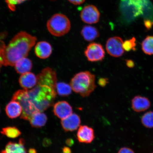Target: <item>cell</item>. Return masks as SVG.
I'll return each mask as SVG.
<instances>
[{
	"mask_svg": "<svg viewBox=\"0 0 153 153\" xmlns=\"http://www.w3.org/2000/svg\"><path fill=\"white\" fill-rule=\"evenodd\" d=\"M37 76V85L31 89L15 92L11 100L22 107L21 119L29 120L34 114L43 112L52 106L57 95V74L52 68H44Z\"/></svg>",
	"mask_w": 153,
	"mask_h": 153,
	"instance_id": "6da1fadb",
	"label": "cell"
},
{
	"mask_svg": "<svg viewBox=\"0 0 153 153\" xmlns=\"http://www.w3.org/2000/svg\"><path fill=\"white\" fill-rule=\"evenodd\" d=\"M37 40L36 37L26 32L17 34L5 47L3 65L14 66L18 60L27 56Z\"/></svg>",
	"mask_w": 153,
	"mask_h": 153,
	"instance_id": "7a4b0ae2",
	"label": "cell"
},
{
	"mask_svg": "<svg viewBox=\"0 0 153 153\" xmlns=\"http://www.w3.org/2000/svg\"><path fill=\"white\" fill-rule=\"evenodd\" d=\"M70 85L72 90L82 97H88L97 87L95 76L88 71L80 72L72 78Z\"/></svg>",
	"mask_w": 153,
	"mask_h": 153,
	"instance_id": "3957f363",
	"label": "cell"
},
{
	"mask_svg": "<svg viewBox=\"0 0 153 153\" xmlns=\"http://www.w3.org/2000/svg\"><path fill=\"white\" fill-rule=\"evenodd\" d=\"M48 30L55 37H61L69 32L71 24L69 19L66 15L56 14L50 19L47 23Z\"/></svg>",
	"mask_w": 153,
	"mask_h": 153,
	"instance_id": "277c9868",
	"label": "cell"
},
{
	"mask_svg": "<svg viewBox=\"0 0 153 153\" xmlns=\"http://www.w3.org/2000/svg\"><path fill=\"white\" fill-rule=\"evenodd\" d=\"M87 60L91 62H100L105 56V51L101 44L92 43L88 45L85 51Z\"/></svg>",
	"mask_w": 153,
	"mask_h": 153,
	"instance_id": "5b68a950",
	"label": "cell"
},
{
	"mask_svg": "<svg viewBox=\"0 0 153 153\" xmlns=\"http://www.w3.org/2000/svg\"><path fill=\"white\" fill-rule=\"evenodd\" d=\"M123 43V40L120 37L116 36L109 38L106 45L107 52L112 57H118L122 56L124 51Z\"/></svg>",
	"mask_w": 153,
	"mask_h": 153,
	"instance_id": "8992f818",
	"label": "cell"
},
{
	"mask_svg": "<svg viewBox=\"0 0 153 153\" xmlns=\"http://www.w3.org/2000/svg\"><path fill=\"white\" fill-rule=\"evenodd\" d=\"M82 21L86 23H97L100 18V12L94 5H90L84 7L80 14Z\"/></svg>",
	"mask_w": 153,
	"mask_h": 153,
	"instance_id": "52a82bcc",
	"label": "cell"
},
{
	"mask_svg": "<svg viewBox=\"0 0 153 153\" xmlns=\"http://www.w3.org/2000/svg\"><path fill=\"white\" fill-rule=\"evenodd\" d=\"M94 130L87 125L80 126L76 133V138L80 143H90L95 139Z\"/></svg>",
	"mask_w": 153,
	"mask_h": 153,
	"instance_id": "ba28073f",
	"label": "cell"
},
{
	"mask_svg": "<svg viewBox=\"0 0 153 153\" xmlns=\"http://www.w3.org/2000/svg\"><path fill=\"white\" fill-rule=\"evenodd\" d=\"M62 128L65 131H73L78 129L81 123V120L77 114H72L61 122Z\"/></svg>",
	"mask_w": 153,
	"mask_h": 153,
	"instance_id": "9c48e42d",
	"label": "cell"
},
{
	"mask_svg": "<svg viewBox=\"0 0 153 153\" xmlns=\"http://www.w3.org/2000/svg\"><path fill=\"white\" fill-rule=\"evenodd\" d=\"M53 111L55 116L62 120L72 114V107L65 101H59L53 106Z\"/></svg>",
	"mask_w": 153,
	"mask_h": 153,
	"instance_id": "30bf717a",
	"label": "cell"
},
{
	"mask_svg": "<svg viewBox=\"0 0 153 153\" xmlns=\"http://www.w3.org/2000/svg\"><path fill=\"white\" fill-rule=\"evenodd\" d=\"M37 76L32 72H27L22 74L19 78V83L24 90L30 89L37 85Z\"/></svg>",
	"mask_w": 153,
	"mask_h": 153,
	"instance_id": "8fae6325",
	"label": "cell"
},
{
	"mask_svg": "<svg viewBox=\"0 0 153 153\" xmlns=\"http://www.w3.org/2000/svg\"><path fill=\"white\" fill-rule=\"evenodd\" d=\"M52 52V48L51 44L46 41H41L36 44L35 53L36 56L41 59L49 57Z\"/></svg>",
	"mask_w": 153,
	"mask_h": 153,
	"instance_id": "7c38bea8",
	"label": "cell"
},
{
	"mask_svg": "<svg viewBox=\"0 0 153 153\" xmlns=\"http://www.w3.org/2000/svg\"><path fill=\"white\" fill-rule=\"evenodd\" d=\"M25 144L24 140L22 138L19 140L18 143L10 141L6 145L4 150L0 153H27Z\"/></svg>",
	"mask_w": 153,
	"mask_h": 153,
	"instance_id": "4fadbf2b",
	"label": "cell"
},
{
	"mask_svg": "<svg viewBox=\"0 0 153 153\" xmlns=\"http://www.w3.org/2000/svg\"><path fill=\"white\" fill-rule=\"evenodd\" d=\"M5 112L8 117L14 119L19 117L22 114V110L18 101L11 100L6 106Z\"/></svg>",
	"mask_w": 153,
	"mask_h": 153,
	"instance_id": "5bb4252c",
	"label": "cell"
},
{
	"mask_svg": "<svg viewBox=\"0 0 153 153\" xmlns=\"http://www.w3.org/2000/svg\"><path fill=\"white\" fill-rule=\"evenodd\" d=\"M132 107L137 112H141L148 110L150 106V102L148 98L141 96L134 97L131 101Z\"/></svg>",
	"mask_w": 153,
	"mask_h": 153,
	"instance_id": "9a60e30c",
	"label": "cell"
},
{
	"mask_svg": "<svg viewBox=\"0 0 153 153\" xmlns=\"http://www.w3.org/2000/svg\"><path fill=\"white\" fill-rule=\"evenodd\" d=\"M14 66L15 70L18 74H23L30 72L32 70L33 65L30 59L24 57L18 60Z\"/></svg>",
	"mask_w": 153,
	"mask_h": 153,
	"instance_id": "2e32d148",
	"label": "cell"
},
{
	"mask_svg": "<svg viewBox=\"0 0 153 153\" xmlns=\"http://www.w3.org/2000/svg\"><path fill=\"white\" fill-rule=\"evenodd\" d=\"M81 34L84 39L88 42L92 41L99 36L98 30L94 27L91 26H84Z\"/></svg>",
	"mask_w": 153,
	"mask_h": 153,
	"instance_id": "e0dca14e",
	"label": "cell"
},
{
	"mask_svg": "<svg viewBox=\"0 0 153 153\" xmlns=\"http://www.w3.org/2000/svg\"><path fill=\"white\" fill-rule=\"evenodd\" d=\"M47 117L43 112H37L34 114L29 120L32 127L40 128L43 127L46 124Z\"/></svg>",
	"mask_w": 153,
	"mask_h": 153,
	"instance_id": "ac0fdd59",
	"label": "cell"
},
{
	"mask_svg": "<svg viewBox=\"0 0 153 153\" xmlns=\"http://www.w3.org/2000/svg\"><path fill=\"white\" fill-rule=\"evenodd\" d=\"M143 14L145 19L153 21V5L150 0H141Z\"/></svg>",
	"mask_w": 153,
	"mask_h": 153,
	"instance_id": "d6986e66",
	"label": "cell"
},
{
	"mask_svg": "<svg viewBox=\"0 0 153 153\" xmlns=\"http://www.w3.org/2000/svg\"><path fill=\"white\" fill-rule=\"evenodd\" d=\"M56 89L57 94L62 97L68 96L73 91L70 85L62 82L57 83Z\"/></svg>",
	"mask_w": 153,
	"mask_h": 153,
	"instance_id": "ffe728a7",
	"label": "cell"
},
{
	"mask_svg": "<svg viewBox=\"0 0 153 153\" xmlns=\"http://www.w3.org/2000/svg\"><path fill=\"white\" fill-rule=\"evenodd\" d=\"M1 133L2 134L12 139L17 138L22 134L20 130L14 126H9L3 128L2 129Z\"/></svg>",
	"mask_w": 153,
	"mask_h": 153,
	"instance_id": "44dd1931",
	"label": "cell"
},
{
	"mask_svg": "<svg viewBox=\"0 0 153 153\" xmlns=\"http://www.w3.org/2000/svg\"><path fill=\"white\" fill-rule=\"evenodd\" d=\"M143 51L146 54L153 55V36H148L141 44Z\"/></svg>",
	"mask_w": 153,
	"mask_h": 153,
	"instance_id": "7402d4cb",
	"label": "cell"
},
{
	"mask_svg": "<svg viewBox=\"0 0 153 153\" xmlns=\"http://www.w3.org/2000/svg\"><path fill=\"white\" fill-rule=\"evenodd\" d=\"M141 122L145 127L153 128V112L149 111L143 114L141 118Z\"/></svg>",
	"mask_w": 153,
	"mask_h": 153,
	"instance_id": "603a6c76",
	"label": "cell"
},
{
	"mask_svg": "<svg viewBox=\"0 0 153 153\" xmlns=\"http://www.w3.org/2000/svg\"><path fill=\"white\" fill-rule=\"evenodd\" d=\"M136 45L135 38L133 37L131 39L126 40L123 42V47L124 51H129L131 50H135Z\"/></svg>",
	"mask_w": 153,
	"mask_h": 153,
	"instance_id": "cb8c5ba5",
	"label": "cell"
},
{
	"mask_svg": "<svg viewBox=\"0 0 153 153\" xmlns=\"http://www.w3.org/2000/svg\"><path fill=\"white\" fill-rule=\"evenodd\" d=\"M27 0H5L8 8L11 11H14L16 9V6L21 4Z\"/></svg>",
	"mask_w": 153,
	"mask_h": 153,
	"instance_id": "d4e9b609",
	"label": "cell"
},
{
	"mask_svg": "<svg viewBox=\"0 0 153 153\" xmlns=\"http://www.w3.org/2000/svg\"><path fill=\"white\" fill-rule=\"evenodd\" d=\"M5 47L4 42L0 39V71L2 66L4 64V54Z\"/></svg>",
	"mask_w": 153,
	"mask_h": 153,
	"instance_id": "484cf974",
	"label": "cell"
},
{
	"mask_svg": "<svg viewBox=\"0 0 153 153\" xmlns=\"http://www.w3.org/2000/svg\"><path fill=\"white\" fill-rule=\"evenodd\" d=\"M108 82V78H101L99 79L98 81V84L101 87H104Z\"/></svg>",
	"mask_w": 153,
	"mask_h": 153,
	"instance_id": "4316f807",
	"label": "cell"
},
{
	"mask_svg": "<svg viewBox=\"0 0 153 153\" xmlns=\"http://www.w3.org/2000/svg\"><path fill=\"white\" fill-rule=\"evenodd\" d=\"M144 25L148 30L152 28L153 26V21L148 19H145L144 20Z\"/></svg>",
	"mask_w": 153,
	"mask_h": 153,
	"instance_id": "83f0119b",
	"label": "cell"
},
{
	"mask_svg": "<svg viewBox=\"0 0 153 153\" xmlns=\"http://www.w3.org/2000/svg\"><path fill=\"white\" fill-rule=\"evenodd\" d=\"M118 153H135L131 149L127 147H123L120 149Z\"/></svg>",
	"mask_w": 153,
	"mask_h": 153,
	"instance_id": "f1b7e54d",
	"label": "cell"
},
{
	"mask_svg": "<svg viewBox=\"0 0 153 153\" xmlns=\"http://www.w3.org/2000/svg\"><path fill=\"white\" fill-rule=\"evenodd\" d=\"M85 0H68L71 3L75 5H81L83 4Z\"/></svg>",
	"mask_w": 153,
	"mask_h": 153,
	"instance_id": "f546056e",
	"label": "cell"
},
{
	"mask_svg": "<svg viewBox=\"0 0 153 153\" xmlns=\"http://www.w3.org/2000/svg\"><path fill=\"white\" fill-rule=\"evenodd\" d=\"M126 65L129 68H133L134 66V63L133 61L131 60H126Z\"/></svg>",
	"mask_w": 153,
	"mask_h": 153,
	"instance_id": "4dcf8cb0",
	"label": "cell"
},
{
	"mask_svg": "<svg viewBox=\"0 0 153 153\" xmlns=\"http://www.w3.org/2000/svg\"><path fill=\"white\" fill-rule=\"evenodd\" d=\"M51 144V141L50 140L48 139H45L43 141V145L45 147L49 146Z\"/></svg>",
	"mask_w": 153,
	"mask_h": 153,
	"instance_id": "1f68e13d",
	"label": "cell"
},
{
	"mask_svg": "<svg viewBox=\"0 0 153 153\" xmlns=\"http://www.w3.org/2000/svg\"><path fill=\"white\" fill-rule=\"evenodd\" d=\"M62 153H72V151L68 147L65 146L62 149Z\"/></svg>",
	"mask_w": 153,
	"mask_h": 153,
	"instance_id": "d6a6232c",
	"label": "cell"
},
{
	"mask_svg": "<svg viewBox=\"0 0 153 153\" xmlns=\"http://www.w3.org/2000/svg\"><path fill=\"white\" fill-rule=\"evenodd\" d=\"M66 144L68 146H72L74 144V140L72 139H68L66 141Z\"/></svg>",
	"mask_w": 153,
	"mask_h": 153,
	"instance_id": "836d02e7",
	"label": "cell"
},
{
	"mask_svg": "<svg viewBox=\"0 0 153 153\" xmlns=\"http://www.w3.org/2000/svg\"><path fill=\"white\" fill-rule=\"evenodd\" d=\"M29 153H37V151L35 149L31 148L28 151Z\"/></svg>",
	"mask_w": 153,
	"mask_h": 153,
	"instance_id": "e575fe53",
	"label": "cell"
},
{
	"mask_svg": "<svg viewBox=\"0 0 153 153\" xmlns=\"http://www.w3.org/2000/svg\"><path fill=\"white\" fill-rule=\"evenodd\" d=\"M0 112H1V109H0Z\"/></svg>",
	"mask_w": 153,
	"mask_h": 153,
	"instance_id": "d590c367",
	"label": "cell"
},
{
	"mask_svg": "<svg viewBox=\"0 0 153 153\" xmlns=\"http://www.w3.org/2000/svg\"><path fill=\"white\" fill-rule=\"evenodd\" d=\"M152 153H153V152Z\"/></svg>",
	"mask_w": 153,
	"mask_h": 153,
	"instance_id": "8d00e7d4",
	"label": "cell"
}]
</instances>
